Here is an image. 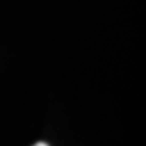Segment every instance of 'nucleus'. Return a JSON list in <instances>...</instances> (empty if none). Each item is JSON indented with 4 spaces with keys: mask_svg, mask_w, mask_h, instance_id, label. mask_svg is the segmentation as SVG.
<instances>
[{
    "mask_svg": "<svg viewBox=\"0 0 146 146\" xmlns=\"http://www.w3.org/2000/svg\"><path fill=\"white\" fill-rule=\"evenodd\" d=\"M33 146H48V145H46V143H43V142H39V143L33 145Z\"/></svg>",
    "mask_w": 146,
    "mask_h": 146,
    "instance_id": "1",
    "label": "nucleus"
}]
</instances>
